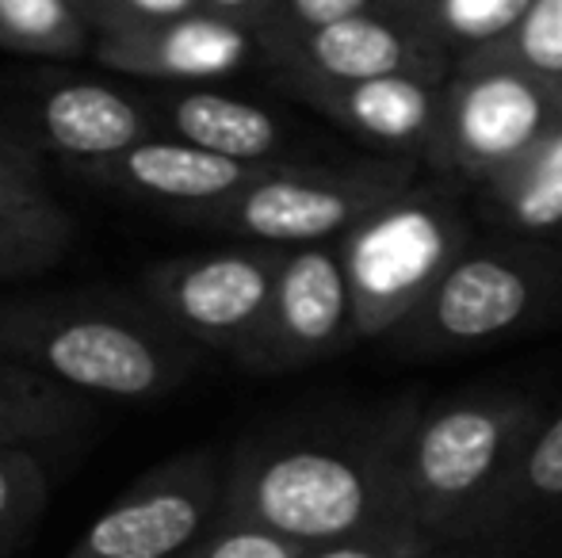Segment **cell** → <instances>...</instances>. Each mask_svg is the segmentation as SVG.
<instances>
[{
    "label": "cell",
    "instance_id": "obj_1",
    "mask_svg": "<svg viewBox=\"0 0 562 558\" xmlns=\"http://www.w3.org/2000/svg\"><path fill=\"white\" fill-rule=\"evenodd\" d=\"M417 398L360 413L276 424L226 455L223 513L303 547L414 528L402 505L398 452Z\"/></svg>",
    "mask_w": 562,
    "mask_h": 558
},
{
    "label": "cell",
    "instance_id": "obj_2",
    "mask_svg": "<svg viewBox=\"0 0 562 558\" xmlns=\"http://www.w3.org/2000/svg\"><path fill=\"white\" fill-rule=\"evenodd\" d=\"M0 356L85 398L161 402L207 352L180 337L146 298L104 291L0 295Z\"/></svg>",
    "mask_w": 562,
    "mask_h": 558
},
{
    "label": "cell",
    "instance_id": "obj_3",
    "mask_svg": "<svg viewBox=\"0 0 562 558\" xmlns=\"http://www.w3.org/2000/svg\"><path fill=\"white\" fill-rule=\"evenodd\" d=\"M548 418L525 390H459L422 402L398 452L402 505L414 528L482 544L532 432Z\"/></svg>",
    "mask_w": 562,
    "mask_h": 558
},
{
    "label": "cell",
    "instance_id": "obj_4",
    "mask_svg": "<svg viewBox=\"0 0 562 558\" xmlns=\"http://www.w3.org/2000/svg\"><path fill=\"white\" fill-rule=\"evenodd\" d=\"M562 303V253L532 238H471L386 344L398 356H456L540 326Z\"/></svg>",
    "mask_w": 562,
    "mask_h": 558
},
{
    "label": "cell",
    "instance_id": "obj_5",
    "mask_svg": "<svg viewBox=\"0 0 562 558\" xmlns=\"http://www.w3.org/2000/svg\"><path fill=\"white\" fill-rule=\"evenodd\" d=\"M471 241V218L451 180H417L352 226L340 246L360 341H386L417 314Z\"/></svg>",
    "mask_w": 562,
    "mask_h": 558
},
{
    "label": "cell",
    "instance_id": "obj_6",
    "mask_svg": "<svg viewBox=\"0 0 562 558\" xmlns=\"http://www.w3.org/2000/svg\"><path fill=\"white\" fill-rule=\"evenodd\" d=\"M422 164L402 157H363V161H288L272 164L260 180L229 195L226 203L180 218L184 226L245 246L303 249L340 241L360 218L386 200L409 192Z\"/></svg>",
    "mask_w": 562,
    "mask_h": 558
},
{
    "label": "cell",
    "instance_id": "obj_7",
    "mask_svg": "<svg viewBox=\"0 0 562 558\" xmlns=\"http://www.w3.org/2000/svg\"><path fill=\"white\" fill-rule=\"evenodd\" d=\"M562 127V81L494 54L463 58L445 84V130L432 176L479 187Z\"/></svg>",
    "mask_w": 562,
    "mask_h": 558
},
{
    "label": "cell",
    "instance_id": "obj_8",
    "mask_svg": "<svg viewBox=\"0 0 562 558\" xmlns=\"http://www.w3.org/2000/svg\"><path fill=\"white\" fill-rule=\"evenodd\" d=\"M283 249L226 246L169 257L142 272V298L203 352H223L245 367L272 306Z\"/></svg>",
    "mask_w": 562,
    "mask_h": 558
},
{
    "label": "cell",
    "instance_id": "obj_9",
    "mask_svg": "<svg viewBox=\"0 0 562 558\" xmlns=\"http://www.w3.org/2000/svg\"><path fill=\"white\" fill-rule=\"evenodd\" d=\"M226 459L192 447L149 467L81 532L66 558H177L223 513Z\"/></svg>",
    "mask_w": 562,
    "mask_h": 558
},
{
    "label": "cell",
    "instance_id": "obj_10",
    "mask_svg": "<svg viewBox=\"0 0 562 558\" xmlns=\"http://www.w3.org/2000/svg\"><path fill=\"white\" fill-rule=\"evenodd\" d=\"M260 61L272 77L306 81H375V77H429L448 81L451 54L406 15H352V20L295 27L272 20L257 31Z\"/></svg>",
    "mask_w": 562,
    "mask_h": 558
},
{
    "label": "cell",
    "instance_id": "obj_11",
    "mask_svg": "<svg viewBox=\"0 0 562 558\" xmlns=\"http://www.w3.org/2000/svg\"><path fill=\"white\" fill-rule=\"evenodd\" d=\"M356 341L360 333H356L352 291H348L337 241L283 249L272 306H268L257 349L245 360V372H303L311 364L340 356Z\"/></svg>",
    "mask_w": 562,
    "mask_h": 558
},
{
    "label": "cell",
    "instance_id": "obj_12",
    "mask_svg": "<svg viewBox=\"0 0 562 558\" xmlns=\"http://www.w3.org/2000/svg\"><path fill=\"white\" fill-rule=\"evenodd\" d=\"M288 96L314 107L322 119L345 127L348 135L379 149V157L417 161L432 172L445 130V84L429 77H375V81H306L276 77Z\"/></svg>",
    "mask_w": 562,
    "mask_h": 558
},
{
    "label": "cell",
    "instance_id": "obj_13",
    "mask_svg": "<svg viewBox=\"0 0 562 558\" xmlns=\"http://www.w3.org/2000/svg\"><path fill=\"white\" fill-rule=\"evenodd\" d=\"M97 61L146 84H211L260 61L249 27L218 12H192L161 23H119L92 43Z\"/></svg>",
    "mask_w": 562,
    "mask_h": 558
},
{
    "label": "cell",
    "instance_id": "obj_14",
    "mask_svg": "<svg viewBox=\"0 0 562 558\" xmlns=\"http://www.w3.org/2000/svg\"><path fill=\"white\" fill-rule=\"evenodd\" d=\"M268 169L272 164H245L234 161V157L192 146V141L154 135L119 157L74 169V176L89 180L92 187H104V192L138 200L154 210H165L180 223V218L226 203L229 195L249 187Z\"/></svg>",
    "mask_w": 562,
    "mask_h": 558
},
{
    "label": "cell",
    "instance_id": "obj_15",
    "mask_svg": "<svg viewBox=\"0 0 562 558\" xmlns=\"http://www.w3.org/2000/svg\"><path fill=\"white\" fill-rule=\"evenodd\" d=\"M20 127L69 172L161 135L146 89H119L104 81H46L31 96Z\"/></svg>",
    "mask_w": 562,
    "mask_h": 558
},
{
    "label": "cell",
    "instance_id": "obj_16",
    "mask_svg": "<svg viewBox=\"0 0 562 558\" xmlns=\"http://www.w3.org/2000/svg\"><path fill=\"white\" fill-rule=\"evenodd\" d=\"M146 96L157 112V127L169 138L192 141L245 164L306 161L291 149L288 123L265 104L229 96L211 84H149Z\"/></svg>",
    "mask_w": 562,
    "mask_h": 558
},
{
    "label": "cell",
    "instance_id": "obj_17",
    "mask_svg": "<svg viewBox=\"0 0 562 558\" xmlns=\"http://www.w3.org/2000/svg\"><path fill=\"white\" fill-rule=\"evenodd\" d=\"M97 424L92 398L38 375L35 367L0 356V447H50L77 444Z\"/></svg>",
    "mask_w": 562,
    "mask_h": 558
},
{
    "label": "cell",
    "instance_id": "obj_18",
    "mask_svg": "<svg viewBox=\"0 0 562 558\" xmlns=\"http://www.w3.org/2000/svg\"><path fill=\"white\" fill-rule=\"evenodd\" d=\"M486 218L513 238L548 241L562 226V127L474 187Z\"/></svg>",
    "mask_w": 562,
    "mask_h": 558
},
{
    "label": "cell",
    "instance_id": "obj_19",
    "mask_svg": "<svg viewBox=\"0 0 562 558\" xmlns=\"http://www.w3.org/2000/svg\"><path fill=\"white\" fill-rule=\"evenodd\" d=\"M555 509H562V410L548 413L540 429L532 432L509 486L502 490L494 513H490L482 539L517 532L528 521H540Z\"/></svg>",
    "mask_w": 562,
    "mask_h": 558
},
{
    "label": "cell",
    "instance_id": "obj_20",
    "mask_svg": "<svg viewBox=\"0 0 562 558\" xmlns=\"http://www.w3.org/2000/svg\"><path fill=\"white\" fill-rule=\"evenodd\" d=\"M532 0H425L414 15L432 38L451 54V66L479 58L505 43L525 20Z\"/></svg>",
    "mask_w": 562,
    "mask_h": 558
},
{
    "label": "cell",
    "instance_id": "obj_21",
    "mask_svg": "<svg viewBox=\"0 0 562 558\" xmlns=\"http://www.w3.org/2000/svg\"><path fill=\"white\" fill-rule=\"evenodd\" d=\"M97 31L74 0H0V46L35 58H81Z\"/></svg>",
    "mask_w": 562,
    "mask_h": 558
},
{
    "label": "cell",
    "instance_id": "obj_22",
    "mask_svg": "<svg viewBox=\"0 0 562 558\" xmlns=\"http://www.w3.org/2000/svg\"><path fill=\"white\" fill-rule=\"evenodd\" d=\"M50 505V467L27 447H0V558H20Z\"/></svg>",
    "mask_w": 562,
    "mask_h": 558
},
{
    "label": "cell",
    "instance_id": "obj_23",
    "mask_svg": "<svg viewBox=\"0 0 562 558\" xmlns=\"http://www.w3.org/2000/svg\"><path fill=\"white\" fill-rule=\"evenodd\" d=\"M490 54L540 77H551V81H562V0H532L517 31Z\"/></svg>",
    "mask_w": 562,
    "mask_h": 558
},
{
    "label": "cell",
    "instance_id": "obj_24",
    "mask_svg": "<svg viewBox=\"0 0 562 558\" xmlns=\"http://www.w3.org/2000/svg\"><path fill=\"white\" fill-rule=\"evenodd\" d=\"M311 547L295 544V539L268 532L241 516L218 513V521L177 558H306Z\"/></svg>",
    "mask_w": 562,
    "mask_h": 558
},
{
    "label": "cell",
    "instance_id": "obj_25",
    "mask_svg": "<svg viewBox=\"0 0 562 558\" xmlns=\"http://www.w3.org/2000/svg\"><path fill=\"white\" fill-rule=\"evenodd\" d=\"M0 226L23 230H66L74 234V218L58 207L38 176H12L0 172Z\"/></svg>",
    "mask_w": 562,
    "mask_h": 558
},
{
    "label": "cell",
    "instance_id": "obj_26",
    "mask_svg": "<svg viewBox=\"0 0 562 558\" xmlns=\"http://www.w3.org/2000/svg\"><path fill=\"white\" fill-rule=\"evenodd\" d=\"M74 234L66 230H23V226H0V283L43 276L46 269L66 257Z\"/></svg>",
    "mask_w": 562,
    "mask_h": 558
},
{
    "label": "cell",
    "instance_id": "obj_27",
    "mask_svg": "<svg viewBox=\"0 0 562 558\" xmlns=\"http://www.w3.org/2000/svg\"><path fill=\"white\" fill-rule=\"evenodd\" d=\"M425 0H280V20L295 27H322V23L352 20V15H406L414 20Z\"/></svg>",
    "mask_w": 562,
    "mask_h": 558
},
{
    "label": "cell",
    "instance_id": "obj_28",
    "mask_svg": "<svg viewBox=\"0 0 562 558\" xmlns=\"http://www.w3.org/2000/svg\"><path fill=\"white\" fill-rule=\"evenodd\" d=\"M432 544H440V539L422 528H383L368 532V536L337 539L326 547H311L306 558H417Z\"/></svg>",
    "mask_w": 562,
    "mask_h": 558
},
{
    "label": "cell",
    "instance_id": "obj_29",
    "mask_svg": "<svg viewBox=\"0 0 562 558\" xmlns=\"http://www.w3.org/2000/svg\"><path fill=\"white\" fill-rule=\"evenodd\" d=\"M192 12H203V0H108V15L100 23V31L119 27V23L180 20V15H192Z\"/></svg>",
    "mask_w": 562,
    "mask_h": 558
},
{
    "label": "cell",
    "instance_id": "obj_30",
    "mask_svg": "<svg viewBox=\"0 0 562 558\" xmlns=\"http://www.w3.org/2000/svg\"><path fill=\"white\" fill-rule=\"evenodd\" d=\"M0 172L43 180V146L20 123H0Z\"/></svg>",
    "mask_w": 562,
    "mask_h": 558
},
{
    "label": "cell",
    "instance_id": "obj_31",
    "mask_svg": "<svg viewBox=\"0 0 562 558\" xmlns=\"http://www.w3.org/2000/svg\"><path fill=\"white\" fill-rule=\"evenodd\" d=\"M203 8L241 23L252 35H257L260 27H268L272 20H280V0H203Z\"/></svg>",
    "mask_w": 562,
    "mask_h": 558
},
{
    "label": "cell",
    "instance_id": "obj_32",
    "mask_svg": "<svg viewBox=\"0 0 562 558\" xmlns=\"http://www.w3.org/2000/svg\"><path fill=\"white\" fill-rule=\"evenodd\" d=\"M417 558H479V544H456V539H440L429 551H422Z\"/></svg>",
    "mask_w": 562,
    "mask_h": 558
},
{
    "label": "cell",
    "instance_id": "obj_33",
    "mask_svg": "<svg viewBox=\"0 0 562 558\" xmlns=\"http://www.w3.org/2000/svg\"><path fill=\"white\" fill-rule=\"evenodd\" d=\"M74 8L92 23V31H100V23H104V15H108V0H74Z\"/></svg>",
    "mask_w": 562,
    "mask_h": 558
},
{
    "label": "cell",
    "instance_id": "obj_34",
    "mask_svg": "<svg viewBox=\"0 0 562 558\" xmlns=\"http://www.w3.org/2000/svg\"><path fill=\"white\" fill-rule=\"evenodd\" d=\"M555 241H559V249H562V226H559V234H555Z\"/></svg>",
    "mask_w": 562,
    "mask_h": 558
}]
</instances>
